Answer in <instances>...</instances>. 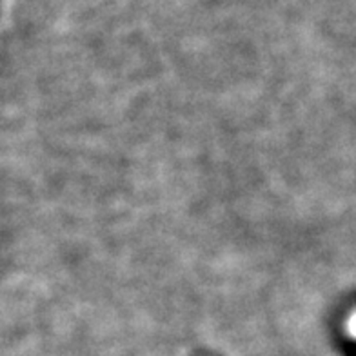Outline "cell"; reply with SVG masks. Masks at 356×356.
Returning a JSON list of instances; mask_svg holds the SVG:
<instances>
[{"instance_id":"cell-1","label":"cell","mask_w":356,"mask_h":356,"mask_svg":"<svg viewBox=\"0 0 356 356\" xmlns=\"http://www.w3.org/2000/svg\"><path fill=\"white\" fill-rule=\"evenodd\" d=\"M347 331H349V334H353L356 338V314H353L349 322H347Z\"/></svg>"}]
</instances>
